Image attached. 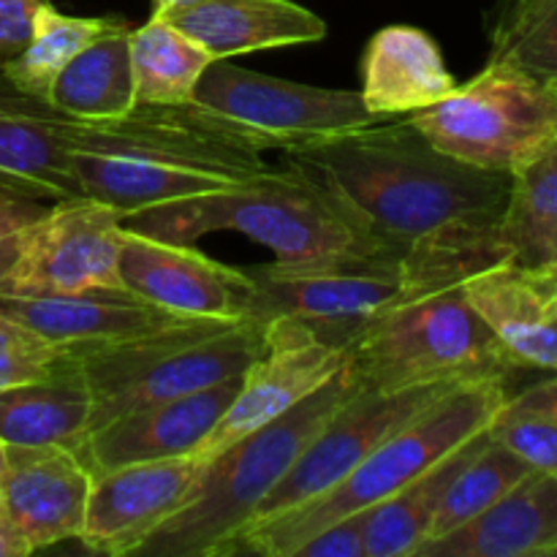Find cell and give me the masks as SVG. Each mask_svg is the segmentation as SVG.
Segmentation results:
<instances>
[{
	"instance_id": "1",
	"label": "cell",
	"mask_w": 557,
	"mask_h": 557,
	"mask_svg": "<svg viewBox=\"0 0 557 557\" xmlns=\"http://www.w3.org/2000/svg\"><path fill=\"white\" fill-rule=\"evenodd\" d=\"M286 158L319 172L397 253L446 237L498 234L511 172L473 166L433 145L411 120H379L310 139Z\"/></svg>"
},
{
	"instance_id": "2",
	"label": "cell",
	"mask_w": 557,
	"mask_h": 557,
	"mask_svg": "<svg viewBox=\"0 0 557 557\" xmlns=\"http://www.w3.org/2000/svg\"><path fill=\"white\" fill-rule=\"evenodd\" d=\"M286 145L199 103H136L114 120H85L71 150L76 196L103 201L123 221L147 207L228 188L261 174Z\"/></svg>"
},
{
	"instance_id": "3",
	"label": "cell",
	"mask_w": 557,
	"mask_h": 557,
	"mask_svg": "<svg viewBox=\"0 0 557 557\" xmlns=\"http://www.w3.org/2000/svg\"><path fill=\"white\" fill-rule=\"evenodd\" d=\"M408 261L411 288L348 346V362L364 384L403 389L438 381H509L520 368L460 288L468 275L498 264V256L468 243H430L408 250Z\"/></svg>"
},
{
	"instance_id": "4",
	"label": "cell",
	"mask_w": 557,
	"mask_h": 557,
	"mask_svg": "<svg viewBox=\"0 0 557 557\" xmlns=\"http://www.w3.org/2000/svg\"><path fill=\"white\" fill-rule=\"evenodd\" d=\"M125 226L183 245L210 232H237L270 248L277 261L392 250L341 190L292 158L283 169H264L245 183L147 207L125 218Z\"/></svg>"
},
{
	"instance_id": "5",
	"label": "cell",
	"mask_w": 557,
	"mask_h": 557,
	"mask_svg": "<svg viewBox=\"0 0 557 557\" xmlns=\"http://www.w3.org/2000/svg\"><path fill=\"white\" fill-rule=\"evenodd\" d=\"M364 386L348 362L321 389L283 417L261 424L223 451L205 460L188 500L141 544L147 557L232 555L253 511L297 462L332 413Z\"/></svg>"
},
{
	"instance_id": "6",
	"label": "cell",
	"mask_w": 557,
	"mask_h": 557,
	"mask_svg": "<svg viewBox=\"0 0 557 557\" xmlns=\"http://www.w3.org/2000/svg\"><path fill=\"white\" fill-rule=\"evenodd\" d=\"M509 400L504 379H479L460 384L449 395L397 430L370 451L348 476L332 484L308 504L250 525L237 539L232 555L292 557L299 544L332 522L373 509L381 500L406 490L413 479L438 466L444 457L476 438Z\"/></svg>"
},
{
	"instance_id": "7",
	"label": "cell",
	"mask_w": 557,
	"mask_h": 557,
	"mask_svg": "<svg viewBox=\"0 0 557 557\" xmlns=\"http://www.w3.org/2000/svg\"><path fill=\"white\" fill-rule=\"evenodd\" d=\"M264 319H190L136 341L69 351L92 392L90 433L147 403L243 375L267 348Z\"/></svg>"
},
{
	"instance_id": "8",
	"label": "cell",
	"mask_w": 557,
	"mask_h": 557,
	"mask_svg": "<svg viewBox=\"0 0 557 557\" xmlns=\"http://www.w3.org/2000/svg\"><path fill=\"white\" fill-rule=\"evenodd\" d=\"M408 120L446 156L517 172L557 145V82L487 60L473 79Z\"/></svg>"
},
{
	"instance_id": "9",
	"label": "cell",
	"mask_w": 557,
	"mask_h": 557,
	"mask_svg": "<svg viewBox=\"0 0 557 557\" xmlns=\"http://www.w3.org/2000/svg\"><path fill=\"white\" fill-rule=\"evenodd\" d=\"M256 283V319H292L315 337L346 348L411 288L408 253L368 250L313 261L245 267Z\"/></svg>"
},
{
	"instance_id": "10",
	"label": "cell",
	"mask_w": 557,
	"mask_h": 557,
	"mask_svg": "<svg viewBox=\"0 0 557 557\" xmlns=\"http://www.w3.org/2000/svg\"><path fill=\"white\" fill-rule=\"evenodd\" d=\"M457 386L460 384H451V381L403 386V389H375V386L364 384L357 395L348 397L332 413L330 422L313 435V441L305 446V451L288 468L286 476L256 506L253 520L248 522V528L283 515V511L297 509V506L308 504L315 495L330 490L332 484L348 476L370 451L379 449L389 435L406 428L411 419L428 411L433 403H438L441 397L449 395Z\"/></svg>"
},
{
	"instance_id": "11",
	"label": "cell",
	"mask_w": 557,
	"mask_h": 557,
	"mask_svg": "<svg viewBox=\"0 0 557 557\" xmlns=\"http://www.w3.org/2000/svg\"><path fill=\"white\" fill-rule=\"evenodd\" d=\"M190 101L234 123L275 136L286 150L302 141L346 134L384 120L375 117L354 90L277 79L228 63L226 58L207 65Z\"/></svg>"
},
{
	"instance_id": "12",
	"label": "cell",
	"mask_w": 557,
	"mask_h": 557,
	"mask_svg": "<svg viewBox=\"0 0 557 557\" xmlns=\"http://www.w3.org/2000/svg\"><path fill=\"white\" fill-rule=\"evenodd\" d=\"M123 212L103 201L60 199L36 223L0 297H47L87 288L123 286L120 248H123Z\"/></svg>"
},
{
	"instance_id": "13",
	"label": "cell",
	"mask_w": 557,
	"mask_h": 557,
	"mask_svg": "<svg viewBox=\"0 0 557 557\" xmlns=\"http://www.w3.org/2000/svg\"><path fill=\"white\" fill-rule=\"evenodd\" d=\"M346 364V348L324 343L299 321L272 319L267 330V348L245 370L232 406L226 408L215 430L207 435L196 457L210 460L212 455L232 446L243 435L283 417L297 403L321 389Z\"/></svg>"
},
{
	"instance_id": "14",
	"label": "cell",
	"mask_w": 557,
	"mask_h": 557,
	"mask_svg": "<svg viewBox=\"0 0 557 557\" xmlns=\"http://www.w3.org/2000/svg\"><path fill=\"white\" fill-rule=\"evenodd\" d=\"M120 283L183 319H256V283L194 245L166 243L125 226Z\"/></svg>"
},
{
	"instance_id": "15",
	"label": "cell",
	"mask_w": 557,
	"mask_h": 557,
	"mask_svg": "<svg viewBox=\"0 0 557 557\" xmlns=\"http://www.w3.org/2000/svg\"><path fill=\"white\" fill-rule=\"evenodd\" d=\"M201 466L205 460L190 455L92 473L79 542L98 555H136L188 500Z\"/></svg>"
},
{
	"instance_id": "16",
	"label": "cell",
	"mask_w": 557,
	"mask_h": 557,
	"mask_svg": "<svg viewBox=\"0 0 557 557\" xmlns=\"http://www.w3.org/2000/svg\"><path fill=\"white\" fill-rule=\"evenodd\" d=\"M245 375V373H243ZM243 375L221 381L207 389L172 400L147 403L109 419L98 430L87 433L76 455L90 473L112 471L131 462L172 460L190 457L201 449L207 435L215 430L226 408L237 395Z\"/></svg>"
},
{
	"instance_id": "17",
	"label": "cell",
	"mask_w": 557,
	"mask_h": 557,
	"mask_svg": "<svg viewBox=\"0 0 557 557\" xmlns=\"http://www.w3.org/2000/svg\"><path fill=\"white\" fill-rule=\"evenodd\" d=\"M82 125L0 74V199H74L71 150Z\"/></svg>"
},
{
	"instance_id": "18",
	"label": "cell",
	"mask_w": 557,
	"mask_h": 557,
	"mask_svg": "<svg viewBox=\"0 0 557 557\" xmlns=\"http://www.w3.org/2000/svg\"><path fill=\"white\" fill-rule=\"evenodd\" d=\"M460 288L517 368L557 373V264L498 261Z\"/></svg>"
},
{
	"instance_id": "19",
	"label": "cell",
	"mask_w": 557,
	"mask_h": 557,
	"mask_svg": "<svg viewBox=\"0 0 557 557\" xmlns=\"http://www.w3.org/2000/svg\"><path fill=\"white\" fill-rule=\"evenodd\" d=\"M0 313L69 351L114 346L190 321L147 302L125 286L47 297H0Z\"/></svg>"
},
{
	"instance_id": "20",
	"label": "cell",
	"mask_w": 557,
	"mask_h": 557,
	"mask_svg": "<svg viewBox=\"0 0 557 557\" xmlns=\"http://www.w3.org/2000/svg\"><path fill=\"white\" fill-rule=\"evenodd\" d=\"M92 473L63 446H9L0 504L30 542L33 553L79 539Z\"/></svg>"
},
{
	"instance_id": "21",
	"label": "cell",
	"mask_w": 557,
	"mask_h": 557,
	"mask_svg": "<svg viewBox=\"0 0 557 557\" xmlns=\"http://www.w3.org/2000/svg\"><path fill=\"white\" fill-rule=\"evenodd\" d=\"M413 557H557V476L531 471L493 506Z\"/></svg>"
},
{
	"instance_id": "22",
	"label": "cell",
	"mask_w": 557,
	"mask_h": 557,
	"mask_svg": "<svg viewBox=\"0 0 557 557\" xmlns=\"http://www.w3.org/2000/svg\"><path fill=\"white\" fill-rule=\"evenodd\" d=\"M161 16L215 60L326 36V22L294 0H185Z\"/></svg>"
},
{
	"instance_id": "23",
	"label": "cell",
	"mask_w": 557,
	"mask_h": 557,
	"mask_svg": "<svg viewBox=\"0 0 557 557\" xmlns=\"http://www.w3.org/2000/svg\"><path fill=\"white\" fill-rule=\"evenodd\" d=\"M457 85L460 82L446 69L441 47L422 27H381L364 49L359 96L375 117L433 107L455 92Z\"/></svg>"
},
{
	"instance_id": "24",
	"label": "cell",
	"mask_w": 557,
	"mask_h": 557,
	"mask_svg": "<svg viewBox=\"0 0 557 557\" xmlns=\"http://www.w3.org/2000/svg\"><path fill=\"white\" fill-rule=\"evenodd\" d=\"M92 392L65 357L52 375L0 392V438L5 446H63L76 451L90 433Z\"/></svg>"
},
{
	"instance_id": "25",
	"label": "cell",
	"mask_w": 557,
	"mask_h": 557,
	"mask_svg": "<svg viewBox=\"0 0 557 557\" xmlns=\"http://www.w3.org/2000/svg\"><path fill=\"white\" fill-rule=\"evenodd\" d=\"M131 30L98 38L58 74L49 101L79 120H114L136 107Z\"/></svg>"
},
{
	"instance_id": "26",
	"label": "cell",
	"mask_w": 557,
	"mask_h": 557,
	"mask_svg": "<svg viewBox=\"0 0 557 557\" xmlns=\"http://www.w3.org/2000/svg\"><path fill=\"white\" fill-rule=\"evenodd\" d=\"M484 441V430L451 451L449 457L413 479L406 490L395 493L392 498L381 500L373 509L364 511V547L368 557H413L417 549L428 542L430 522L441 504L446 484L451 482L462 462L479 449Z\"/></svg>"
},
{
	"instance_id": "27",
	"label": "cell",
	"mask_w": 557,
	"mask_h": 557,
	"mask_svg": "<svg viewBox=\"0 0 557 557\" xmlns=\"http://www.w3.org/2000/svg\"><path fill=\"white\" fill-rule=\"evenodd\" d=\"M509 261L557 264V145L511 172V190L498 228Z\"/></svg>"
},
{
	"instance_id": "28",
	"label": "cell",
	"mask_w": 557,
	"mask_h": 557,
	"mask_svg": "<svg viewBox=\"0 0 557 557\" xmlns=\"http://www.w3.org/2000/svg\"><path fill=\"white\" fill-rule=\"evenodd\" d=\"M212 54L183 30L152 14L131 30V71L136 103H188Z\"/></svg>"
},
{
	"instance_id": "29",
	"label": "cell",
	"mask_w": 557,
	"mask_h": 557,
	"mask_svg": "<svg viewBox=\"0 0 557 557\" xmlns=\"http://www.w3.org/2000/svg\"><path fill=\"white\" fill-rule=\"evenodd\" d=\"M123 27L131 25L120 16H71L54 9L47 0L36 11L30 44L9 65H3L0 74L22 92L49 101V90L60 71L92 41L123 30Z\"/></svg>"
},
{
	"instance_id": "30",
	"label": "cell",
	"mask_w": 557,
	"mask_h": 557,
	"mask_svg": "<svg viewBox=\"0 0 557 557\" xmlns=\"http://www.w3.org/2000/svg\"><path fill=\"white\" fill-rule=\"evenodd\" d=\"M528 473H531V468L520 457L511 455L506 446H500L498 441L490 438V433L484 430V441L479 444V449L462 462L460 471L446 484L433 522H430L428 542L449 536L451 531L471 522L487 506H493L500 495L509 493L517 482H522Z\"/></svg>"
},
{
	"instance_id": "31",
	"label": "cell",
	"mask_w": 557,
	"mask_h": 557,
	"mask_svg": "<svg viewBox=\"0 0 557 557\" xmlns=\"http://www.w3.org/2000/svg\"><path fill=\"white\" fill-rule=\"evenodd\" d=\"M487 38L490 60L557 82V0H498Z\"/></svg>"
},
{
	"instance_id": "32",
	"label": "cell",
	"mask_w": 557,
	"mask_h": 557,
	"mask_svg": "<svg viewBox=\"0 0 557 557\" xmlns=\"http://www.w3.org/2000/svg\"><path fill=\"white\" fill-rule=\"evenodd\" d=\"M487 433L511 455L520 457L531 471L557 476V422L549 413L509 397L487 424Z\"/></svg>"
},
{
	"instance_id": "33",
	"label": "cell",
	"mask_w": 557,
	"mask_h": 557,
	"mask_svg": "<svg viewBox=\"0 0 557 557\" xmlns=\"http://www.w3.org/2000/svg\"><path fill=\"white\" fill-rule=\"evenodd\" d=\"M69 357V348L54 346L20 321L0 313V392L52 375Z\"/></svg>"
},
{
	"instance_id": "34",
	"label": "cell",
	"mask_w": 557,
	"mask_h": 557,
	"mask_svg": "<svg viewBox=\"0 0 557 557\" xmlns=\"http://www.w3.org/2000/svg\"><path fill=\"white\" fill-rule=\"evenodd\" d=\"M47 207L33 199H0V286L11 277L25 253L36 223Z\"/></svg>"
},
{
	"instance_id": "35",
	"label": "cell",
	"mask_w": 557,
	"mask_h": 557,
	"mask_svg": "<svg viewBox=\"0 0 557 557\" xmlns=\"http://www.w3.org/2000/svg\"><path fill=\"white\" fill-rule=\"evenodd\" d=\"M292 557H368L364 547V511L348 515L321 528L315 536L299 544Z\"/></svg>"
},
{
	"instance_id": "36",
	"label": "cell",
	"mask_w": 557,
	"mask_h": 557,
	"mask_svg": "<svg viewBox=\"0 0 557 557\" xmlns=\"http://www.w3.org/2000/svg\"><path fill=\"white\" fill-rule=\"evenodd\" d=\"M47 0H0V69L30 44L36 11Z\"/></svg>"
},
{
	"instance_id": "37",
	"label": "cell",
	"mask_w": 557,
	"mask_h": 557,
	"mask_svg": "<svg viewBox=\"0 0 557 557\" xmlns=\"http://www.w3.org/2000/svg\"><path fill=\"white\" fill-rule=\"evenodd\" d=\"M33 555L30 542L22 533V528L16 525L14 517L5 511V506L0 504V557H27Z\"/></svg>"
},
{
	"instance_id": "38",
	"label": "cell",
	"mask_w": 557,
	"mask_h": 557,
	"mask_svg": "<svg viewBox=\"0 0 557 557\" xmlns=\"http://www.w3.org/2000/svg\"><path fill=\"white\" fill-rule=\"evenodd\" d=\"M517 400L525 403V406L539 408V411L549 413V417L557 422V373H553V379L542 381V384L531 386V389L520 392Z\"/></svg>"
},
{
	"instance_id": "39",
	"label": "cell",
	"mask_w": 557,
	"mask_h": 557,
	"mask_svg": "<svg viewBox=\"0 0 557 557\" xmlns=\"http://www.w3.org/2000/svg\"><path fill=\"white\" fill-rule=\"evenodd\" d=\"M177 3H185V0H152V14H161V11L172 9Z\"/></svg>"
},
{
	"instance_id": "40",
	"label": "cell",
	"mask_w": 557,
	"mask_h": 557,
	"mask_svg": "<svg viewBox=\"0 0 557 557\" xmlns=\"http://www.w3.org/2000/svg\"><path fill=\"white\" fill-rule=\"evenodd\" d=\"M5 451H9V446H5L3 438H0V479H3V471H5Z\"/></svg>"
}]
</instances>
